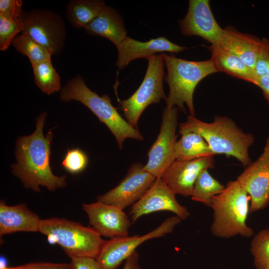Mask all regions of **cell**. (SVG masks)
Wrapping results in <instances>:
<instances>
[{
  "mask_svg": "<svg viewBox=\"0 0 269 269\" xmlns=\"http://www.w3.org/2000/svg\"><path fill=\"white\" fill-rule=\"evenodd\" d=\"M46 116L43 112L36 118V129L32 134L17 138L14 151L16 163L11 165L12 173L24 186L37 192H40V186L55 191L67 184L65 175L57 176L51 170L50 157L53 134L49 131L44 135Z\"/></svg>",
  "mask_w": 269,
  "mask_h": 269,
  "instance_id": "cell-1",
  "label": "cell"
},
{
  "mask_svg": "<svg viewBox=\"0 0 269 269\" xmlns=\"http://www.w3.org/2000/svg\"><path fill=\"white\" fill-rule=\"evenodd\" d=\"M194 132L207 141L214 155L233 156L247 167L252 162L249 147L253 144L254 136L239 128L231 119L216 116L211 123H206L189 115L179 125V134Z\"/></svg>",
  "mask_w": 269,
  "mask_h": 269,
  "instance_id": "cell-2",
  "label": "cell"
},
{
  "mask_svg": "<svg viewBox=\"0 0 269 269\" xmlns=\"http://www.w3.org/2000/svg\"><path fill=\"white\" fill-rule=\"evenodd\" d=\"M60 99L68 102L72 100L80 102L91 110L104 123L114 135L120 149L123 148L125 140L130 138L142 140L139 131L132 126L118 113L112 104L107 94L99 96L90 90L84 79L77 75L71 78L62 88Z\"/></svg>",
  "mask_w": 269,
  "mask_h": 269,
  "instance_id": "cell-3",
  "label": "cell"
},
{
  "mask_svg": "<svg viewBox=\"0 0 269 269\" xmlns=\"http://www.w3.org/2000/svg\"><path fill=\"white\" fill-rule=\"evenodd\" d=\"M250 197L237 180L229 181L224 190L214 196L211 208L213 221L210 231L215 237L229 238L237 235L249 238L253 229L247 225Z\"/></svg>",
  "mask_w": 269,
  "mask_h": 269,
  "instance_id": "cell-4",
  "label": "cell"
},
{
  "mask_svg": "<svg viewBox=\"0 0 269 269\" xmlns=\"http://www.w3.org/2000/svg\"><path fill=\"white\" fill-rule=\"evenodd\" d=\"M167 69L164 79L167 82L169 92L165 101L166 107H176L185 112L184 104L190 115L195 116L193 94L198 83L206 76L217 73L213 62L207 60L193 61L176 57L165 53L161 54Z\"/></svg>",
  "mask_w": 269,
  "mask_h": 269,
  "instance_id": "cell-5",
  "label": "cell"
},
{
  "mask_svg": "<svg viewBox=\"0 0 269 269\" xmlns=\"http://www.w3.org/2000/svg\"><path fill=\"white\" fill-rule=\"evenodd\" d=\"M38 232L47 237L49 243L58 244L70 259H96L106 242L92 227L64 218L41 219Z\"/></svg>",
  "mask_w": 269,
  "mask_h": 269,
  "instance_id": "cell-6",
  "label": "cell"
},
{
  "mask_svg": "<svg viewBox=\"0 0 269 269\" xmlns=\"http://www.w3.org/2000/svg\"><path fill=\"white\" fill-rule=\"evenodd\" d=\"M146 59L147 68L140 85L129 98L119 101L127 121L137 129L139 118L144 109L149 105L158 103L167 98L163 87L165 63L161 54Z\"/></svg>",
  "mask_w": 269,
  "mask_h": 269,
  "instance_id": "cell-7",
  "label": "cell"
},
{
  "mask_svg": "<svg viewBox=\"0 0 269 269\" xmlns=\"http://www.w3.org/2000/svg\"><path fill=\"white\" fill-rule=\"evenodd\" d=\"M22 32L44 46L52 54L61 53L65 45L66 29L62 17L55 12L46 9H34L25 11Z\"/></svg>",
  "mask_w": 269,
  "mask_h": 269,
  "instance_id": "cell-8",
  "label": "cell"
},
{
  "mask_svg": "<svg viewBox=\"0 0 269 269\" xmlns=\"http://www.w3.org/2000/svg\"><path fill=\"white\" fill-rule=\"evenodd\" d=\"M181 220L177 216L165 219L159 226L143 235L117 237L106 241L96 259L102 269H116L141 244L173 232Z\"/></svg>",
  "mask_w": 269,
  "mask_h": 269,
  "instance_id": "cell-9",
  "label": "cell"
},
{
  "mask_svg": "<svg viewBox=\"0 0 269 269\" xmlns=\"http://www.w3.org/2000/svg\"><path fill=\"white\" fill-rule=\"evenodd\" d=\"M178 124V108H164L160 131L150 148L144 169L156 178H160L175 160L174 155Z\"/></svg>",
  "mask_w": 269,
  "mask_h": 269,
  "instance_id": "cell-10",
  "label": "cell"
},
{
  "mask_svg": "<svg viewBox=\"0 0 269 269\" xmlns=\"http://www.w3.org/2000/svg\"><path fill=\"white\" fill-rule=\"evenodd\" d=\"M157 178L139 163L133 164L126 177L114 188L97 198V201L123 210L139 200Z\"/></svg>",
  "mask_w": 269,
  "mask_h": 269,
  "instance_id": "cell-11",
  "label": "cell"
},
{
  "mask_svg": "<svg viewBox=\"0 0 269 269\" xmlns=\"http://www.w3.org/2000/svg\"><path fill=\"white\" fill-rule=\"evenodd\" d=\"M250 197V212L266 207L269 202V135L258 158L236 179Z\"/></svg>",
  "mask_w": 269,
  "mask_h": 269,
  "instance_id": "cell-12",
  "label": "cell"
},
{
  "mask_svg": "<svg viewBox=\"0 0 269 269\" xmlns=\"http://www.w3.org/2000/svg\"><path fill=\"white\" fill-rule=\"evenodd\" d=\"M175 194L161 178H157L142 197L133 205L130 212L132 223L142 216L161 211L172 212L181 220L186 219L190 213L186 207L178 202Z\"/></svg>",
  "mask_w": 269,
  "mask_h": 269,
  "instance_id": "cell-13",
  "label": "cell"
},
{
  "mask_svg": "<svg viewBox=\"0 0 269 269\" xmlns=\"http://www.w3.org/2000/svg\"><path fill=\"white\" fill-rule=\"evenodd\" d=\"M179 23L184 35L200 36L211 45L219 43L224 30L216 20L208 0H190L187 13Z\"/></svg>",
  "mask_w": 269,
  "mask_h": 269,
  "instance_id": "cell-14",
  "label": "cell"
},
{
  "mask_svg": "<svg viewBox=\"0 0 269 269\" xmlns=\"http://www.w3.org/2000/svg\"><path fill=\"white\" fill-rule=\"evenodd\" d=\"M82 207L90 225L101 236L112 239L128 236L131 222L123 209L98 201L83 203Z\"/></svg>",
  "mask_w": 269,
  "mask_h": 269,
  "instance_id": "cell-15",
  "label": "cell"
},
{
  "mask_svg": "<svg viewBox=\"0 0 269 269\" xmlns=\"http://www.w3.org/2000/svg\"><path fill=\"white\" fill-rule=\"evenodd\" d=\"M214 167V155L190 160H176L160 178L175 194L188 197L191 196L199 174L204 170Z\"/></svg>",
  "mask_w": 269,
  "mask_h": 269,
  "instance_id": "cell-16",
  "label": "cell"
},
{
  "mask_svg": "<svg viewBox=\"0 0 269 269\" xmlns=\"http://www.w3.org/2000/svg\"><path fill=\"white\" fill-rule=\"evenodd\" d=\"M118 59L116 65L123 69L133 60L155 55L157 53H177L187 49L173 43L164 37H158L141 42L127 36L117 47Z\"/></svg>",
  "mask_w": 269,
  "mask_h": 269,
  "instance_id": "cell-17",
  "label": "cell"
},
{
  "mask_svg": "<svg viewBox=\"0 0 269 269\" xmlns=\"http://www.w3.org/2000/svg\"><path fill=\"white\" fill-rule=\"evenodd\" d=\"M40 221L25 204L9 206L0 201V237L16 232H38Z\"/></svg>",
  "mask_w": 269,
  "mask_h": 269,
  "instance_id": "cell-18",
  "label": "cell"
},
{
  "mask_svg": "<svg viewBox=\"0 0 269 269\" xmlns=\"http://www.w3.org/2000/svg\"><path fill=\"white\" fill-rule=\"evenodd\" d=\"M261 43L258 37L227 26L217 45L238 56L254 70Z\"/></svg>",
  "mask_w": 269,
  "mask_h": 269,
  "instance_id": "cell-19",
  "label": "cell"
},
{
  "mask_svg": "<svg viewBox=\"0 0 269 269\" xmlns=\"http://www.w3.org/2000/svg\"><path fill=\"white\" fill-rule=\"evenodd\" d=\"M84 28L89 34L108 39L116 47L128 36L127 29L120 13L114 8L107 5Z\"/></svg>",
  "mask_w": 269,
  "mask_h": 269,
  "instance_id": "cell-20",
  "label": "cell"
},
{
  "mask_svg": "<svg viewBox=\"0 0 269 269\" xmlns=\"http://www.w3.org/2000/svg\"><path fill=\"white\" fill-rule=\"evenodd\" d=\"M211 52L210 59L219 72L255 84L257 76L254 71L234 54L226 50L218 45L208 47Z\"/></svg>",
  "mask_w": 269,
  "mask_h": 269,
  "instance_id": "cell-21",
  "label": "cell"
},
{
  "mask_svg": "<svg viewBox=\"0 0 269 269\" xmlns=\"http://www.w3.org/2000/svg\"><path fill=\"white\" fill-rule=\"evenodd\" d=\"M101 0H72L67 4L65 18L75 28H84L106 6Z\"/></svg>",
  "mask_w": 269,
  "mask_h": 269,
  "instance_id": "cell-22",
  "label": "cell"
},
{
  "mask_svg": "<svg viewBox=\"0 0 269 269\" xmlns=\"http://www.w3.org/2000/svg\"><path fill=\"white\" fill-rule=\"evenodd\" d=\"M181 136L175 143V160H186L206 156L214 155L205 139L198 133L187 132L180 134Z\"/></svg>",
  "mask_w": 269,
  "mask_h": 269,
  "instance_id": "cell-23",
  "label": "cell"
},
{
  "mask_svg": "<svg viewBox=\"0 0 269 269\" xmlns=\"http://www.w3.org/2000/svg\"><path fill=\"white\" fill-rule=\"evenodd\" d=\"M225 188V186L212 177L208 169H205L199 174L194 183L191 199L211 207L212 198Z\"/></svg>",
  "mask_w": 269,
  "mask_h": 269,
  "instance_id": "cell-24",
  "label": "cell"
},
{
  "mask_svg": "<svg viewBox=\"0 0 269 269\" xmlns=\"http://www.w3.org/2000/svg\"><path fill=\"white\" fill-rule=\"evenodd\" d=\"M31 65L34 82L43 93L50 95L61 90L60 77L51 59Z\"/></svg>",
  "mask_w": 269,
  "mask_h": 269,
  "instance_id": "cell-25",
  "label": "cell"
},
{
  "mask_svg": "<svg viewBox=\"0 0 269 269\" xmlns=\"http://www.w3.org/2000/svg\"><path fill=\"white\" fill-rule=\"evenodd\" d=\"M12 44L18 52L27 57L31 65L51 59L52 55L44 46L23 32L18 35Z\"/></svg>",
  "mask_w": 269,
  "mask_h": 269,
  "instance_id": "cell-26",
  "label": "cell"
},
{
  "mask_svg": "<svg viewBox=\"0 0 269 269\" xmlns=\"http://www.w3.org/2000/svg\"><path fill=\"white\" fill-rule=\"evenodd\" d=\"M251 252L257 269H269V230L259 232L251 244Z\"/></svg>",
  "mask_w": 269,
  "mask_h": 269,
  "instance_id": "cell-27",
  "label": "cell"
},
{
  "mask_svg": "<svg viewBox=\"0 0 269 269\" xmlns=\"http://www.w3.org/2000/svg\"><path fill=\"white\" fill-rule=\"evenodd\" d=\"M24 28L22 21H15L0 15V50H6Z\"/></svg>",
  "mask_w": 269,
  "mask_h": 269,
  "instance_id": "cell-28",
  "label": "cell"
},
{
  "mask_svg": "<svg viewBox=\"0 0 269 269\" xmlns=\"http://www.w3.org/2000/svg\"><path fill=\"white\" fill-rule=\"evenodd\" d=\"M87 154L79 148L68 149L62 161V167L72 174H77L83 171L87 166Z\"/></svg>",
  "mask_w": 269,
  "mask_h": 269,
  "instance_id": "cell-29",
  "label": "cell"
},
{
  "mask_svg": "<svg viewBox=\"0 0 269 269\" xmlns=\"http://www.w3.org/2000/svg\"><path fill=\"white\" fill-rule=\"evenodd\" d=\"M254 72L257 76L269 75V39L264 38L257 57Z\"/></svg>",
  "mask_w": 269,
  "mask_h": 269,
  "instance_id": "cell-30",
  "label": "cell"
},
{
  "mask_svg": "<svg viewBox=\"0 0 269 269\" xmlns=\"http://www.w3.org/2000/svg\"><path fill=\"white\" fill-rule=\"evenodd\" d=\"M21 0H0V15L9 19L22 21L25 11L22 9Z\"/></svg>",
  "mask_w": 269,
  "mask_h": 269,
  "instance_id": "cell-31",
  "label": "cell"
},
{
  "mask_svg": "<svg viewBox=\"0 0 269 269\" xmlns=\"http://www.w3.org/2000/svg\"><path fill=\"white\" fill-rule=\"evenodd\" d=\"M73 269H102L97 260L89 257H76L71 259Z\"/></svg>",
  "mask_w": 269,
  "mask_h": 269,
  "instance_id": "cell-32",
  "label": "cell"
},
{
  "mask_svg": "<svg viewBox=\"0 0 269 269\" xmlns=\"http://www.w3.org/2000/svg\"><path fill=\"white\" fill-rule=\"evenodd\" d=\"M19 269H73L70 263H31L17 266Z\"/></svg>",
  "mask_w": 269,
  "mask_h": 269,
  "instance_id": "cell-33",
  "label": "cell"
},
{
  "mask_svg": "<svg viewBox=\"0 0 269 269\" xmlns=\"http://www.w3.org/2000/svg\"><path fill=\"white\" fill-rule=\"evenodd\" d=\"M255 85L262 89L264 96L269 104V75L257 77Z\"/></svg>",
  "mask_w": 269,
  "mask_h": 269,
  "instance_id": "cell-34",
  "label": "cell"
},
{
  "mask_svg": "<svg viewBox=\"0 0 269 269\" xmlns=\"http://www.w3.org/2000/svg\"><path fill=\"white\" fill-rule=\"evenodd\" d=\"M122 269H143L139 263V255L136 251L132 253L126 260Z\"/></svg>",
  "mask_w": 269,
  "mask_h": 269,
  "instance_id": "cell-35",
  "label": "cell"
},
{
  "mask_svg": "<svg viewBox=\"0 0 269 269\" xmlns=\"http://www.w3.org/2000/svg\"><path fill=\"white\" fill-rule=\"evenodd\" d=\"M0 269H19L17 267H4Z\"/></svg>",
  "mask_w": 269,
  "mask_h": 269,
  "instance_id": "cell-36",
  "label": "cell"
}]
</instances>
